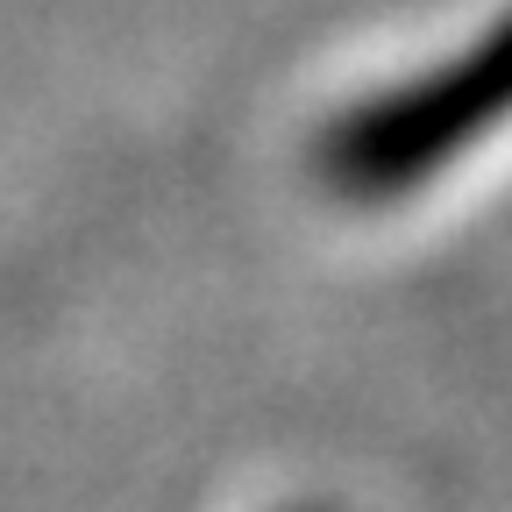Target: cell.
<instances>
[{
	"mask_svg": "<svg viewBox=\"0 0 512 512\" xmlns=\"http://www.w3.org/2000/svg\"><path fill=\"white\" fill-rule=\"evenodd\" d=\"M505 114H512V15L484 29L463 57L335 121L320 143V178L342 200H399V192L427 185L448 157L477 150Z\"/></svg>",
	"mask_w": 512,
	"mask_h": 512,
	"instance_id": "obj_1",
	"label": "cell"
}]
</instances>
